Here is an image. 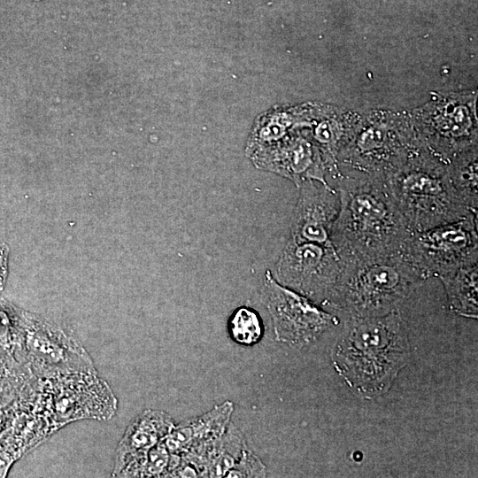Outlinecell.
I'll use <instances>...</instances> for the list:
<instances>
[{
    "label": "cell",
    "instance_id": "1",
    "mask_svg": "<svg viewBox=\"0 0 478 478\" xmlns=\"http://www.w3.org/2000/svg\"><path fill=\"white\" fill-rule=\"evenodd\" d=\"M340 200L331 243L343 261L403 252L407 229L385 176L340 173L335 179Z\"/></svg>",
    "mask_w": 478,
    "mask_h": 478
},
{
    "label": "cell",
    "instance_id": "2",
    "mask_svg": "<svg viewBox=\"0 0 478 478\" xmlns=\"http://www.w3.org/2000/svg\"><path fill=\"white\" fill-rule=\"evenodd\" d=\"M405 328L394 311L358 317L336 346L334 364L357 392L374 396L386 391L409 356Z\"/></svg>",
    "mask_w": 478,
    "mask_h": 478
},
{
    "label": "cell",
    "instance_id": "3",
    "mask_svg": "<svg viewBox=\"0 0 478 478\" xmlns=\"http://www.w3.org/2000/svg\"><path fill=\"white\" fill-rule=\"evenodd\" d=\"M385 181L411 233L477 215L451 185L446 163L424 147L389 173Z\"/></svg>",
    "mask_w": 478,
    "mask_h": 478
},
{
    "label": "cell",
    "instance_id": "4",
    "mask_svg": "<svg viewBox=\"0 0 478 478\" xmlns=\"http://www.w3.org/2000/svg\"><path fill=\"white\" fill-rule=\"evenodd\" d=\"M426 279L403 252L350 258L343 261L330 297L358 317L380 316L390 312Z\"/></svg>",
    "mask_w": 478,
    "mask_h": 478
},
{
    "label": "cell",
    "instance_id": "5",
    "mask_svg": "<svg viewBox=\"0 0 478 478\" xmlns=\"http://www.w3.org/2000/svg\"><path fill=\"white\" fill-rule=\"evenodd\" d=\"M421 147L411 118L374 112L361 118L339 151L338 171L386 176Z\"/></svg>",
    "mask_w": 478,
    "mask_h": 478
},
{
    "label": "cell",
    "instance_id": "6",
    "mask_svg": "<svg viewBox=\"0 0 478 478\" xmlns=\"http://www.w3.org/2000/svg\"><path fill=\"white\" fill-rule=\"evenodd\" d=\"M15 352L38 378L96 374L93 360L77 339L32 316L23 314L18 321Z\"/></svg>",
    "mask_w": 478,
    "mask_h": 478
},
{
    "label": "cell",
    "instance_id": "7",
    "mask_svg": "<svg viewBox=\"0 0 478 478\" xmlns=\"http://www.w3.org/2000/svg\"><path fill=\"white\" fill-rule=\"evenodd\" d=\"M476 96H440L411 118L420 143L447 163L477 148Z\"/></svg>",
    "mask_w": 478,
    "mask_h": 478
},
{
    "label": "cell",
    "instance_id": "8",
    "mask_svg": "<svg viewBox=\"0 0 478 478\" xmlns=\"http://www.w3.org/2000/svg\"><path fill=\"white\" fill-rule=\"evenodd\" d=\"M66 374L35 382V401L52 423L59 428L78 419H105L114 414L116 399L96 374Z\"/></svg>",
    "mask_w": 478,
    "mask_h": 478
},
{
    "label": "cell",
    "instance_id": "9",
    "mask_svg": "<svg viewBox=\"0 0 478 478\" xmlns=\"http://www.w3.org/2000/svg\"><path fill=\"white\" fill-rule=\"evenodd\" d=\"M477 215L411 233L403 253L428 277L478 262Z\"/></svg>",
    "mask_w": 478,
    "mask_h": 478
},
{
    "label": "cell",
    "instance_id": "10",
    "mask_svg": "<svg viewBox=\"0 0 478 478\" xmlns=\"http://www.w3.org/2000/svg\"><path fill=\"white\" fill-rule=\"evenodd\" d=\"M343 266L333 244L288 238L274 276L281 284L307 297L330 296Z\"/></svg>",
    "mask_w": 478,
    "mask_h": 478
},
{
    "label": "cell",
    "instance_id": "11",
    "mask_svg": "<svg viewBox=\"0 0 478 478\" xmlns=\"http://www.w3.org/2000/svg\"><path fill=\"white\" fill-rule=\"evenodd\" d=\"M263 297L272 318L275 339L280 342L309 343L336 319L312 299L281 284L270 270L264 274Z\"/></svg>",
    "mask_w": 478,
    "mask_h": 478
},
{
    "label": "cell",
    "instance_id": "12",
    "mask_svg": "<svg viewBox=\"0 0 478 478\" xmlns=\"http://www.w3.org/2000/svg\"><path fill=\"white\" fill-rule=\"evenodd\" d=\"M305 126L302 122L281 140L248 151V157L258 169L285 177L297 187L307 180L329 184L321 153Z\"/></svg>",
    "mask_w": 478,
    "mask_h": 478
},
{
    "label": "cell",
    "instance_id": "13",
    "mask_svg": "<svg viewBox=\"0 0 478 478\" xmlns=\"http://www.w3.org/2000/svg\"><path fill=\"white\" fill-rule=\"evenodd\" d=\"M298 198L291 217L289 238L297 242L332 244L331 231L340 200L330 184L307 180L298 187Z\"/></svg>",
    "mask_w": 478,
    "mask_h": 478
},
{
    "label": "cell",
    "instance_id": "14",
    "mask_svg": "<svg viewBox=\"0 0 478 478\" xmlns=\"http://www.w3.org/2000/svg\"><path fill=\"white\" fill-rule=\"evenodd\" d=\"M165 412L145 410L127 428L115 452L112 476L142 477L149 451L173 428Z\"/></svg>",
    "mask_w": 478,
    "mask_h": 478
},
{
    "label": "cell",
    "instance_id": "15",
    "mask_svg": "<svg viewBox=\"0 0 478 478\" xmlns=\"http://www.w3.org/2000/svg\"><path fill=\"white\" fill-rule=\"evenodd\" d=\"M245 445L240 431L230 422L221 436L194 446L181 456L194 466L199 477H224L235 465Z\"/></svg>",
    "mask_w": 478,
    "mask_h": 478
},
{
    "label": "cell",
    "instance_id": "16",
    "mask_svg": "<svg viewBox=\"0 0 478 478\" xmlns=\"http://www.w3.org/2000/svg\"><path fill=\"white\" fill-rule=\"evenodd\" d=\"M234 411V404L225 401L208 412L174 425L163 438L171 453L183 454L202 443L221 436L227 428Z\"/></svg>",
    "mask_w": 478,
    "mask_h": 478
},
{
    "label": "cell",
    "instance_id": "17",
    "mask_svg": "<svg viewBox=\"0 0 478 478\" xmlns=\"http://www.w3.org/2000/svg\"><path fill=\"white\" fill-rule=\"evenodd\" d=\"M438 278L444 285L451 308L459 314L476 317L477 262L460 266Z\"/></svg>",
    "mask_w": 478,
    "mask_h": 478
},
{
    "label": "cell",
    "instance_id": "18",
    "mask_svg": "<svg viewBox=\"0 0 478 478\" xmlns=\"http://www.w3.org/2000/svg\"><path fill=\"white\" fill-rule=\"evenodd\" d=\"M449 180L466 204L477 211V148L462 152L446 163Z\"/></svg>",
    "mask_w": 478,
    "mask_h": 478
},
{
    "label": "cell",
    "instance_id": "19",
    "mask_svg": "<svg viewBox=\"0 0 478 478\" xmlns=\"http://www.w3.org/2000/svg\"><path fill=\"white\" fill-rule=\"evenodd\" d=\"M227 331L235 343L252 346L261 340L264 326L260 316L254 309L240 306L230 315Z\"/></svg>",
    "mask_w": 478,
    "mask_h": 478
},
{
    "label": "cell",
    "instance_id": "20",
    "mask_svg": "<svg viewBox=\"0 0 478 478\" xmlns=\"http://www.w3.org/2000/svg\"><path fill=\"white\" fill-rule=\"evenodd\" d=\"M266 467L250 449L243 447L239 459L226 477H265Z\"/></svg>",
    "mask_w": 478,
    "mask_h": 478
},
{
    "label": "cell",
    "instance_id": "21",
    "mask_svg": "<svg viewBox=\"0 0 478 478\" xmlns=\"http://www.w3.org/2000/svg\"><path fill=\"white\" fill-rule=\"evenodd\" d=\"M170 456L171 453L162 439L149 451L142 477H166Z\"/></svg>",
    "mask_w": 478,
    "mask_h": 478
},
{
    "label": "cell",
    "instance_id": "22",
    "mask_svg": "<svg viewBox=\"0 0 478 478\" xmlns=\"http://www.w3.org/2000/svg\"><path fill=\"white\" fill-rule=\"evenodd\" d=\"M17 459L14 454L0 446V477L6 476L12 463Z\"/></svg>",
    "mask_w": 478,
    "mask_h": 478
}]
</instances>
